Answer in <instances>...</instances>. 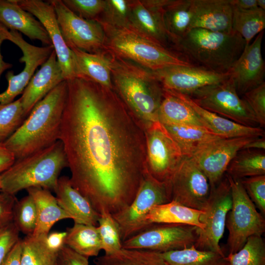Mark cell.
Wrapping results in <instances>:
<instances>
[{"mask_svg":"<svg viewBox=\"0 0 265 265\" xmlns=\"http://www.w3.org/2000/svg\"><path fill=\"white\" fill-rule=\"evenodd\" d=\"M67 81L59 140L72 185L99 213L133 200L147 173L145 131L113 89Z\"/></svg>","mask_w":265,"mask_h":265,"instance_id":"obj_1","label":"cell"},{"mask_svg":"<svg viewBox=\"0 0 265 265\" xmlns=\"http://www.w3.org/2000/svg\"><path fill=\"white\" fill-rule=\"evenodd\" d=\"M67 93V83L65 80L35 105L19 128L3 143L15 160L59 140Z\"/></svg>","mask_w":265,"mask_h":265,"instance_id":"obj_2","label":"cell"},{"mask_svg":"<svg viewBox=\"0 0 265 265\" xmlns=\"http://www.w3.org/2000/svg\"><path fill=\"white\" fill-rule=\"evenodd\" d=\"M110 55L113 90L145 130L159 121L163 88L153 71Z\"/></svg>","mask_w":265,"mask_h":265,"instance_id":"obj_3","label":"cell"},{"mask_svg":"<svg viewBox=\"0 0 265 265\" xmlns=\"http://www.w3.org/2000/svg\"><path fill=\"white\" fill-rule=\"evenodd\" d=\"M245 46L236 31L190 29L174 50L193 66L217 73L230 71Z\"/></svg>","mask_w":265,"mask_h":265,"instance_id":"obj_4","label":"cell"},{"mask_svg":"<svg viewBox=\"0 0 265 265\" xmlns=\"http://www.w3.org/2000/svg\"><path fill=\"white\" fill-rule=\"evenodd\" d=\"M67 161L62 142L15 160L0 174L1 191L15 195L23 189L40 187L54 190L59 175Z\"/></svg>","mask_w":265,"mask_h":265,"instance_id":"obj_5","label":"cell"},{"mask_svg":"<svg viewBox=\"0 0 265 265\" xmlns=\"http://www.w3.org/2000/svg\"><path fill=\"white\" fill-rule=\"evenodd\" d=\"M99 23L105 34L104 50L112 55L152 71L174 66H194L175 50L151 41L132 27Z\"/></svg>","mask_w":265,"mask_h":265,"instance_id":"obj_6","label":"cell"},{"mask_svg":"<svg viewBox=\"0 0 265 265\" xmlns=\"http://www.w3.org/2000/svg\"><path fill=\"white\" fill-rule=\"evenodd\" d=\"M225 175L230 183L232 200L225 224L229 232L227 241L229 254H232L240 250L250 237L262 236L265 232V220L240 181Z\"/></svg>","mask_w":265,"mask_h":265,"instance_id":"obj_7","label":"cell"},{"mask_svg":"<svg viewBox=\"0 0 265 265\" xmlns=\"http://www.w3.org/2000/svg\"><path fill=\"white\" fill-rule=\"evenodd\" d=\"M186 95L208 111L242 125L260 127L247 103L239 97L231 76L225 81L203 87Z\"/></svg>","mask_w":265,"mask_h":265,"instance_id":"obj_8","label":"cell"},{"mask_svg":"<svg viewBox=\"0 0 265 265\" xmlns=\"http://www.w3.org/2000/svg\"><path fill=\"white\" fill-rule=\"evenodd\" d=\"M170 201L168 184L158 181L147 173L132 203L112 214L118 225L122 241L150 226L146 217L153 207Z\"/></svg>","mask_w":265,"mask_h":265,"instance_id":"obj_9","label":"cell"},{"mask_svg":"<svg viewBox=\"0 0 265 265\" xmlns=\"http://www.w3.org/2000/svg\"><path fill=\"white\" fill-rule=\"evenodd\" d=\"M232 194L229 182L225 177L211 192L200 217L203 230L197 229L194 246L199 250L211 251L224 255L219 244L223 236L228 213L232 207Z\"/></svg>","mask_w":265,"mask_h":265,"instance_id":"obj_10","label":"cell"},{"mask_svg":"<svg viewBox=\"0 0 265 265\" xmlns=\"http://www.w3.org/2000/svg\"><path fill=\"white\" fill-rule=\"evenodd\" d=\"M144 131L147 172L158 181L168 183L185 157L159 121L152 124Z\"/></svg>","mask_w":265,"mask_h":265,"instance_id":"obj_11","label":"cell"},{"mask_svg":"<svg viewBox=\"0 0 265 265\" xmlns=\"http://www.w3.org/2000/svg\"><path fill=\"white\" fill-rule=\"evenodd\" d=\"M198 228L184 224H153L122 242V248L164 253L194 245Z\"/></svg>","mask_w":265,"mask_h":265,"instance_id":"obj_12","label":"cell"},{"mask_svg":"<svg viewBox=\"0 0 265 265\" xmlns=\"http://www.w3.org/2000/svg\"><path fill=\"white\" fill-rule=\"evenodd\" d=\"M47 1L54 9L62 36L69 48L74 47L89 53L105 51V34L98 22L79 17L62 0Z\"/></svg>","mask_w":265,"mask_h":265,"instance_id":"obj_13","label":"cell"},{"mask_svg":"<svg viewBox=\"0 0 265 265\" xmlns=\"http://www.w3.org/2000/svg\"><path fill=\"white\" fill-rule=\"evenodd\" d=\"M171 201L203 211L211 192L205 174L189 158L184 157L169 181Z\"/></svg>","mask_w":265,"mask_h":265,"instance_id":"obj_14","label":"cell"},{"mask_svg":"<svg viewBox=\"0 0 265 265\" xmlns=\"http://www.w3.org/2000/svg\"><path fill=\"white\" fill-rule=\"evenodd\" d=\"M7 40L21 49L23 55L19 61L24 62L25 65L18 75H15L13 71H8L6 74L8 86L4 92L0 93L1 104L11 103L16 96L22 94L36 69L46 62L54 50L53 45L40 47L30 44L24 40L20 32L15 30H8Z\"/></svg>","mask_w":265,"mask_h":265,"instance_id":"obj_15","label":"cell"},{"mask_svg":"<svg viewBox=\"0 0 265 265\" xmlns=\"http://www.w3.org/2000/svg\"><path fill=\"white\" fill-rule=\"evenodd\" d=\"M256 137L221 138L212 141L189 157L208 178L211 188L224 177L236 154Z\"/></svg>","mask_w":265,"mask_h":265,"instance_id":"obj_16","label":"cell"},{"mask_svg":"<svg viewBox=\"0 0 265 265\" xmlns=\"http://www.w3.org/2000/svg\"><path fill=\"white\" fill-rule=\"evenodd\" d=\"M17 2L22 8L36 17L46 29L65 80L77 78L73 53L63 39L53 6L48 1L41 0H17Z\"/></svg>","mask_w":265,"mask_h":265,"instance_id":"obj_17","label":"cell"},{"mask_svg":"<svg viewBox=\"0 0 265 265\" xmlns=\"http://www.w3.org/2000/svg\"><path fill=\"white\" fill-rule=\"evenodd\" d=\"M153 72L163 89L186 95L231 76L230 71L221 73L196 66H174Z\"/></svg>","mask_w":265,"mask_h":265,"instance_id":"obj_18","label":"cell"},{"mask_svg":"<svg viewBox=\"0 0 265 265\" xmlns=\"http://www.w3.org/2000/svg\"><path fill=\"white\" fill-rule=\"evenodd\" d=\"M170 0H132L131 27L165 48L170 43L165 27L163 10Z\"/></svg>","mask_w":265,"mask_h":265,"instance_id":"obj_19","label":"cell"},{"mask_svg":"<svg viewBox=\"0 0 265 265\" xmlns=\"http://www.w3.org/2000/svg\"><path fill=\"white\" fill-rule=\"evenodd\" d=\"M264 31L247 47L230 70L239 95L257 87L264 81L265 62L262 54Z\"/></svg>","mask_w":265,"mask_h":265,"instance_id":"obj_20","label":"cell"},{"mask_svg":"<svg viewBox=\"0 0 265 265\" xmlns=\"http://www.w3.org/2000/svg\"><path fill=\"white\" fill-rule=\"evenodd\" d=\"M233 7L231 0H191L190 30L232 31Z\"/></svg>","mask_w":265,"mask_h":265,"instance_id":"obj_21","label":"cell"},{"mask_svg":"<svg viewBox=\"0 0 265 265\" xmlns=\"http://www.w3.org/2000/svg\"><path fill=\"white\" fill-rule=\"evenodd\" d=\"M64 80L61 68L53 50L32 76L20 98L26 117L38 102Z\"/></svg>","mask_w":265,"mask_h":265,"instance_id":"obj_22","label":"cell"},{"mask_svg":"<svg viewBox=\"0 0 265 265\" xmlns=\"http://www.w3.org/2000/svg\"><path fill=\"white\" fill-rule=\"evenodd\" d=\"M54 191L58 205L71 216L75 223L97 226L100 213L87 199L73 186L69 177H59Z\"/></svg>","mask_w":265,"mask_h":265,"instance_id":"obj_23","label":"cell"},{"mask_svg":"<svg viewBox=\"0 0 265 265\" xmlns=\"http://www.w3.org/2000/svg\"><path fill=\"white\" fill-rule=\"evenodd\" d=\"M0 23L7 29L21 32L31 40H38L46 46L53 45L42 24L22 8L17 0H0Z\"/></svg>","mask_w":265,"mask_h":265,"instance_id":"obj_24","label":"cell"},{"mask_svg":"<svg viewBox=\"0 0 265 265\" xmlns=\"http://www.w3.org/2000/svg\"><path fill=\"white\" fill-rule=\"evenodd\" d=\"M171 91L190 106L206 128L222 138L265 136V131L260 127L239 124L200 107L186 94Z\"/></svg>","mask_w":265,"mask_h":265,"instance_id":"obj_25","label":"cell"},{"mask_svg":"<svg viewBox=\"0 0 265 265\" xmlns=\"http://www.w3.org/2000/svg\"><path fill=\"white\" fill-rule=\"evenodd\" d=\"M70 49L74 59L77 78L86 80L113 89L109 53L105 51L89 53L74 47Z\"/></svg>","mask_w":265,"mask_h":265,"instance_id":"obj_26","label":"cell"},{"mask_svg":"<svg viewBox=\"0 0 265 265\" xmlns=\"http://www.w3.org/2000/svg\"><path fill=\"white\" fill-rule=\"evenodd\" d=\"M26 190L34 200L37 212L36 226L32 235L47 236L56 222L72 219L58 205L50 190L40 187H31Z\"/></svg>","mask_w":265,"mask_h":265,"instance_id":"obj_27","label":"cell"},{"mask_svg":"<svg viewBox=\"0 0 265 265\" xmlns=\"http://www.w3.org/2000/svg\"><path fill=\"white\" fill-rule=\"evenodd\" d=\"M202 211L192 209L175 201L153 207L146 217L148 224H178L197 227L203 230L200 221Z\"/></svg>","mask_w":265,"mask_h":265,"instance_id":"obj_28","label":"cell"},{"mask_svg":"<svg viewBox=\"0 0 265 265\" xmlns=\"http://www.w3.org/2000/svg\"><path fill=\"white\" fill-rule=\"evenodd\" d=\"M163 126L177 143L185 157L189 158L211 142L224 138L203 126Z\"/></svg>","mask_w":265,"mask_h":265,"instance_id":"obj_29","label":"cell"},{"mask_svg":"<svg viewBox=\"0 0 265 265\" xmlns=\"http://www.w3.org/2000/svg\"><path fill=\"white\" fill-rule=\"evenodd\" d=\"M163 18L174 49L190 30L191 0H170L163 8Z\"/></svg>","mask_w":265,"mask_h":265,"instance_id":"obj_30","label":"cell"},{"mask_svg":"<svg viewBox=\"0 0 265 265\" xmlns=\"http://www.w3.org/2000/svg\"><path fill=\"white\" fill-rule=\"evenodd\" d=\"M163 90V98L158 113L159 121L161 124L204 127L189 105L172 91Z\"/></svg>","mask_w":265,"mask_h":265,"instance_id":"obj_31","label":"cell"},{"mask_svg":"<svg viewBox=\"0 0 265 265\" xmlns=\"http://www.w3.org/2000/svg\"><path fill=\"white\" fill-rule=\"evenodd\" d=\"M225 174L234 180L265 175V150L243 149L230 162Z\"/></svg>","mask_w":265,"mask_h":265,"instance_id":"obj_32","label":"cell"},{"mask_svg":"<svg viewBox=\"0 0 265 265\" xmlns=\"http://www.w3.org/2000/svg\"><path fill=\"white\" fill-rule=\"evenodd\" d=\"M66 232L64 245L77 253L89 258L97 256L102 250L97 226L74 223Z\"/></svg>","mask_w":265,"mask_h":265,"instance_id":"obj_33","label":"cell"},{"mask_svg":"<svg viewBox=\"0 0 265 265\" xmlns=\"http://www.w3.org/2000/svg\"><path fill=\"white\" fill-rule=\"evenodd\" d=\"M93 262L96 265H169L161 253L123 248L97 257Z\"/></svg>","mask_w":265,"mask_h":265,"instance_id":"obj_34","label":"cell"},{"mask_svg":"<svg viewBox=\"0 0 265 265\" xmlns=\"http://www.w3.org/2000/svg\"><path fill=\"white\" fill-rule=\"evenodd\" d=\"M161 254L169 265H230L225 255L199 250L194 245Z\"/></svg>","mask_w":265,"mask_h":265,"instance_id":"obj_35","label":"cell"},{"mask_svg":"<svg viewBox=\"0 0 265 265\" xmlns=\"http://www.w3.org/2000/svg\"><path fill=\"white\" fill-rule=\"evenodd\" d=\"M46 237L31 235L22 239L21 265H56L58 252L48 247Z\"/></svg>","mask_w":265,"mask_h":265,"instance_id":"obj_36","label":"cell"},{"mask_svg":"<svg viewBox=\"0 0 265 265\" xmlns=\"http://www.w3.org/2000/svg\"><path fill=\"white\" fill-rule=\"evenodd\" d=\"M265 27V10L259 7L242 10L233 7L232 28L244 39L245 47L248 46L252 39Z\"/></svg>","mask_w":265,"mask_h":265,"instance_id":"obj_37","label":"cell"},{"mask_svg":"<svg viewBox=\"0 0 265 265\" xmlns=\"http://www.w3.org/2000/svg\"><path fill=\"white\" fill-rule=\"evenodd\" d=\"M227 258L230 265H265V243L262 236L250 237L240 250Z\"/></svg>","mask_w":265,"mask_h":265,"instance_id":"obj_38","label":"cell"},{"mask_svg":"<svg viewBox=\"0 0 265 265\" xmlns=\"http://www.w3.org/2000/svg\"><path fill=\"white\" fill-rule=\"evenodd\" d=\"M97 226L101 240L102 250L109 254L122 248L118 225L112 214L104 211L100 213Z\"/></svg>","mask_w":265,"mask_h":265,"instance_id":"obj_39","label":"cell"},{"mask_svg":"<svg viewBox=\"0 0 265 265\" xmlns=\"http://www.w3.org/2000/svg\"><path fill=\"white\" fill-rule=\"evenodd\" d=\"M26 117L20 98L9 104H0V143L10 137Z\"/></svg>","mask_w":265,"mask_h":265,"instance_id":"obj_40","label":"cell"},{"mask_svg":"<svg viewBox=\"0 0 265 265\" xmlns=\"http://www.w3.org/2000/svg\"><path fill=\"white\" fill-rule=\"evenodd\" d=\"M13 221L19 231L26 236L34 233L37 223V212L34 200L29 194L16 201L13 210Z\"/></svg>","mask_w":265,"mask_h":265,"instance_id":"obj_41","label":"cell"},{"mask_svg":"<svg viewBox=\"0 0 265 265\" xmlns=\"http://www.w3.org/2000/svg\"><path fill=\"white\" fill-rule=\"evenodd\" d=\"M132 0H106L103 12L96 20L116 27H129Z\"/></svg>","mask_w":265,"mask_h":265,"instance_id":"obj_42","label":"cell"},{"mask_svg":"<svg viewBox=\"0 0 265 265\" xmlns=\"http://www.w3.org/2000/svg\"><path fill=\"white\" fill-rule=\"evenodd\" d=\"M62 1L74 13L88 20L98 19L106 5V0H62Z\"/></svg>","mask_w":265,"mask_h":265,"instance_id":"obj_43","label":"cell"},{"mask_svg":"<svg viewBox=\"0 0 265 265\" xmlns=\"http://www.w3.org/2000/svg\"><path fill=\"white\" fill-rule=\"evenodd\" d=\"M249 197L257 209L265 215V175L239 180Z\"/></svg>","mask_w":265,"mask_h":265,"instance_id":"obj_44","label":"cell"},{"mask_svg":"<svg viewBox=\"0 0 265 265\" xmlns=\"http://www.w3.org/2000/svg\"><path fill=\"white\" fill-rule=\"evenodd\" d=\"M242 98L253 112L259 126H265V82L244 93Z\"/></svg>","mask_w":265,"mask_h":265,"instance_id":"obj_45","label":"cell"},{"mask_svg":"<svg viewBox=\"0 0 265 265\" xmlns=\"http://www.w3.org/2000/svg\"><path fill=\"white\" fill-rule=\"evenodd\" d=\"M19 232L13 221L0 228V265L20 239Z\"/></svg>","mask_w":265,"mask_h":265,"instance_id":"obj_46","label":"cell"},{"mask_svg":"<svg viewBox=\"0 0 265 265\" xmlns=\"http://www.w3.org/2000/svg\"><path fill=\"white\" fill-rule=\"evenodd\" d=\"M17 201L15 195L0 192V228L13 222V210Z\"/></svg>","mask_w":265,"mask_h":265,"instance_id":"obj_47","label":"cell"},{"mask_svg":"<svg viewBox=\"0 0 265 265\" xmlns=\"http://www.w3.org/2000/svg\"><path fill=\"white\" fill-rule=\"evenodd\" d=\"M56 265H89L88 258L64 245L58 251Z\"/></svg>","mask_w":265,"mask_h":265,"instance_id":"obj_48","label":"cell"},{"mask_svg":"<svg viewBox=\"0 0 265 265\" xmlns=\"http://www.w3.org/2000/svg\"><path fill=\"white\" fill-rule=\"evenodd\" d=\"M66 232H54L49 234L46 238L48 247L52 250L58 252L64 246Z\"/></svg>","mask_w":265,"mask_h":265,"instance_id":"obj_49","label":"cell"},{"mask_svg":"<svg viewBox=\"0 0 265 265\" xmlns=\"http://www.w3.org/2000/svg\"><path fill=\"white\" fill-rule=\"evenodd\" d=\"M15 161L13 154L3 143H0V174L10 167Z\"/></svg>","mask_w":265,"mask_h":265,"instance_id":"obj_50","label":"cell"},{"mask_svg":"<svg viewBox=\"0 0 265 265\" xmlns=\"http://www.w3.org/2000/svg\"><path fill=\"white\" fill-rule=\"evenodd\" d=\"M21 240L20 238L2 265H21Z\"/></svg>","mask_w":265,"mask_h":265,"instance_id":"obj_51","label":"cell"},{"mask_svg":"<svg viewBox=\"0 0 265 265\" xmlns=\"http://www.w3.org/2000/svg\"><path fill=\"white\" fill-rule=\"evenodd\" d=\"M8 29L0 23V78L2 73L6 70L10 68L12 64L6 62L3 60V56L0 53V46L5 40H7V33Z\"/></svg>","mask_w":265,"mask_h":265,"instance_id":"obj_52","label":"cell"},{"mask_svg":"<svg viewBox=\"0 0 265 265\" xmlns=\"http://www.w3.org/2000/svg\"><path fill=\"white\" fill-rule=\"evenodd\" d=\"M234 7L242 10H250L258 8L257 0H231Z\"/></svg>","mask_w":265,"mask_h":265,"instance_id":"obj_53","label":"cell"},{"mask_svg":"<svg viewBox=\"0 0 265 265\" xmlns=\"http://www.w3.org/2000/svg\"><path fill=\"white\" fill-rule=\"evenodd\" d=\"M243 149H252L265 150V136L256 137L246 144Z\"/></svg>","mask_w":265,"mask_h":265,"instance_id":"obj_54","label":"cell"},{"mask_svg":"<svg viewBox=\"0 0 265 265\" xmlns=\"http://www.w3.org/2000/svg\"><path fill=\"white\" fill-rule=\"evenodd\" d=\"M257 6L265 10V0H257Z\"/></svg>","mask_w":265,"mask_h":265,"instance_id":"obj_55","label":"cell"},{"mask_svg":"<svg viewBox=\"0 0 265 265\" xmlns=\"http://www.w3.org/2000/svg\"><path fill=\"white\" fill-rule=\"evenodd\" d=\"M1 191V179L0 176V192Z\"/></svg>","mask_w":265,"mask_h":265,"instance_id":"obj_56","label":"cell"}]
</instances>
